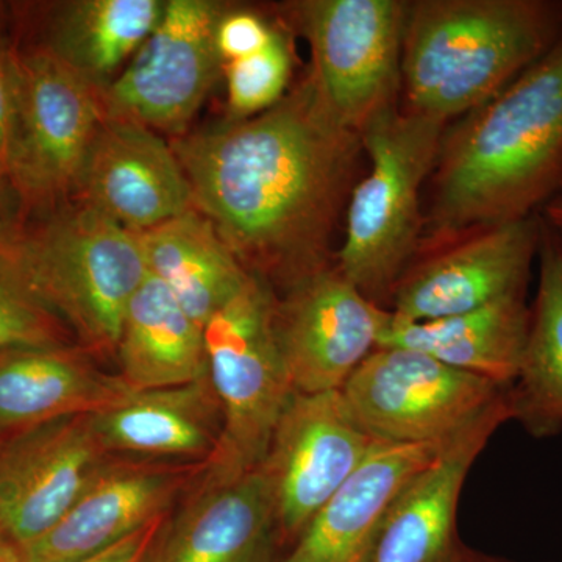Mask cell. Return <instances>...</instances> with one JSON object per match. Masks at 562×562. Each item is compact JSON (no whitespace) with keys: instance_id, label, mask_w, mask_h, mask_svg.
I'll return each instance as SVG.
<instances>
[{"instance_id":"obj_20","label":"cell","mask_w":562,"mask_h":562,"mask_svg":"<svg viewBox=\"0 0 562 562\" xmlns=\"http://www.w3.org/2000/svg\"><path fill=\"white\" fill-rule=\"evenodd\" d=\"M132 394L120 373L102 371L80 346L0 350V436L106 412Z\"/></svg>"},{"instance_id":"obj_16","label":"cell","mask_w":562,"mask_h":562,"mask_svg":"<svg viewBox=\"0 0 562 562\" xmlns=\"http://www.w3.org/2000/svg\"><path fill=\"white\" fill-rule=\"evenodd\" d=\"M74 194L136 233L194 210L172 146L146 125L109 114L92 138Z\"/></svg>"},{"instance_id":"obj_23","label":"cell","mask_w":562,"mask_h":562,"mask_svg":"<svg viewBox=\"0 0 562 562\" xmlns=\"http://www.w3.org/2000/svg\"><path fill=\"white\" fill-rule=\"evenodd\" d=\"M116 355L120 375L133 392L209 375L203 327L150 273L128 303Z\"/></svg>"},{"instance_id":"obj_34","label":"cell","mask_w":562,"mask_h":562,"mask_svg":"<svg viewBox=\"0 0 562 562\" xmlns=\"http://www.w3.org/2000/svg\"><path fill=\"white\" fill-rule=\"evenodd\" d=\"M454 562H513L505 560V558L492 557V554H486L482 552H476V550L469 549L468 546H464V549L461 550L460 557L457 558Z\"/></svg>"},{"instance_id":"obj_27","label":"cell","mask_w":562,"mask_h":562,"mask_svg":"<svg viewBox=\"0 0 562 562\" xmlns=\"http://www.w3.org/2000/svg\"><path fill=\"white\" fill-rule=\"evenodd\" d=\"M70 335L33 286L22 257V228L0 205V350L65 346Z\"/></svg>"},{"instance_id":"obj_31","label":"cell","mask_w":562,"mask_h":562,"mask_svg":"<svg viewBox=\"0 0 562 562\" xmlns=\"http://www.w3.org/2000/svg\"><path fill=\"white\" fill-rule=\"evenodd\" d=\"M166 519L168 516L160 517L139 531L133 532L124 541L114 543L110 549L76 562H149L151 550L165 527Z\"/></svg>"},{"instance_id":"obj_6","label":"cell","mask_w":562,"mask_h":562,"mask_svg":"<svg viewBox=\"0 0 562 562\" xmlns=\"http://www.w3.org/2000/svg\"><path fill=\"white\" fill-rule=\"evenodd\" d=\"M276 291L251 276L205 328L210 382L222 409L216 450L198 483L227 484L260 468L292 395L276 335Z\"/></svg>"},{"instance_id":"obj_21","label":"cell","mask_w":562,"mask_h":562,"mask_svg":"<svg viewBox=\"0 0 562 562\" xmlns=\"http://www.w3.org/2000/svg\"><path fill=\"white\" fill-rule=\"evenodd\" d=\"M103 446L114 457L206 464L222 431V409L210 376L179 386L133 392L94 414Z\"/></svg>"},{"instance_id":"obj_13","label":"cell","mask_w":562,"mask_h":562,"mask_svg":"<svg viewBox=\"0 0 562 562\" xmlns=\"http://www.w3.org/2000/svg\"><path fill=\"white\" fill-rule=\"evenodd\" d=\"M390 316L335 266L277 294L276 335L292 391H341L379 349Z\"/></svg>"},{"instance_id":"obj_12","label":"cell","mask_w":562,"mask_h":562,"mask_svg":"<svg viewBox=\"0 0 562 562\" xmlns=\"http://www.w3.org/2000/svg\"><path fill=\"white\" fill-rule=\"evenodd\" d=\"M541 214L491 225L422 251L392 291L397 319L425 322L527 294L541 239Z\"/></svg>"},{"instance_id":"obj_25","label":"cell","mask_w":562,"mask_h":562,"mask_svg":"<svg viewBox=\"0 0 562 562\" xmlns=\"http://www.w3.org/2000/svg\"><path fill=\"white\" fill-rule=\"evenodd\" d=\"M541 221L538 292L522 366L509 391L513 420L538 439L562 432V233Z\"/></svg>"},{"instance_id":"obj_18","label":"cell","mask_w":562,"mask_h":562,"mask_svg":"<svg viewBox=\"0 0 562 562\" xmlns=\"http://www.w3.org/2000/svg\"><path fill=\"white\" fill-rule=\"evenodd\" d=\"M271 492L260 469L227 484L195 483L149 562H280Z\"/></svg>"},{"instance_id":"obj_32","label":"cell","mask_w":562,"mask_h":562,"mask_svg":"<svg viewBox=\"0 0 562 562\" xmlns=\"http://www.w3.org/2000/svg\"><path fill=\"white\" fill-rule=\"evenodd\" d=\"M541 216L550 227L562 233V192L543 206Z\"/></svg>"},{"instance_id":"obj_4","label":"cell","mask_w":562,"mask_h":562,"mask_svg":"<svg viewBox=\"0 0 562 562\" xmlns=\"http://www.w3.org/2000/svg\"><path fill=\"white\" fill-rule=\"evenodd\" d=\"M447 127L397 106L361 133L371 169L351 190L335 268L382 308L419 254L425 228L422 190Z\"/></svg>"},{"instance_id":"obj_26","label":"cell","mask_w":562,"mask_h":562,"mask_svg":"<svg viewBox=\"0 0 562 562\" xmlns=\"http://www.w3.org/2000/svg\"><path fill=\"white\" fill-rule=\"evenodd\" d=\"M165 0H76L52 14L46 49L105 90L155 31Z\"/></svg>"},{"instance_id":"obj_15","label":"cell","mask_w":562,"mask_h":562,"mask_svg":"<svg viewBox=\"0 0 562 562\" xmlns=\"http://www.w3.org/2000/svg\"><path fill=\"white\" fill-rule=\"evenodd\" d=\"M205 471L202 462L113 457L60 522L22 550L25 562H76L168 516Z\"/></svg>"},{"instance_id":"obj_22","label":"cell","mask_w":562,"mask_h":562,"mask_svg":"<svg viewBox=\"0 0 562 562\" xmlns=\"http://www.w3.org/2000/svg\"><path fill=\"white\" fill-rule=\"evenodd\" d=\"M531 306L509 295L472 312L425 322L390 316L380 347H405L502 386H513L522 366Z\"/></svg>"},{"instance_id":"obj_3","label":"cell","mask_w":562,"mask_h":562,"mask_svg":"<svg viewBox=\"0 0 562 562\" xmlns=\"http://www.w3.org/2000/svg\"><path fill=\"white\" fill-rule=\"evenodd\" d=\"M561 35L557 0L408 2L402 110L449 125L505 90Z\"/></svg>"},{"instance_id":"obj_7","label":"cell","mask_w":562,"mask_h":562,"mask_svg":"<svg viewBox=\"0 0 562 562\" xmlns=\"http://www.w3.org/2000/svg\"><path fill=\"white\" fill-rule=\"evenodd\" d=\"M406 5L398 0H302L291 20L312 50V85L339 127L361 133L398 106Z\"/></svg>"},{"instance_id":"obj_35","label":"cell","mask_w":562,"mask_h":562,"mask_svg":"<svg viewBox=\"0 0 562 562\" xmlns=\"http://www.w3.org/2000/svg\"><path fill=\"white\" fill-rule=\"evenodd\" d=\"M3 180L2 177H0V195H2V187H3ZM0 205H2V201H0Z\"/></svg>"},{"instance_id":"obj_10","label":"cell","mask_w":562,"mask_h":562,"mask_svg":"<svg viewBox=\"0 0 562 562\" xmlns=\"http://www.w3.org/2000/svg\"><path fill=\"white\" fill-rule=\"evenodd\" d=\"M227 9L214 0H168L149 38L102 91L105 113L184 135L224 72L216 29Z\"/></svg>"},{"instance_id":"obj_5","label":"cell","mask_w":562,"mask_h":562,"mask_svg":"<svg viewBox=\"0 0 562 562\" xmlns=\"http://www.w3.org/2000/svg\"><path fill=\"white\" fill-rule=\"evenodd\" d=\"M22 257L41 299L88 353H116L128 303L149 276L140 233L85 203L22 228Z\"/></svg>"},{"instance_id":"obj_29","label":"cell","mask_w":562,"mask_h":562,"mask_svg":"<svg viewBox=\"0 0 562 562\" xmlns=\"http://www.w3.org/2000/svg\"><path fill=\"white\" fill-rule=\"evenodd\" d=\"M279 29L250 10H225L216 29V47L222 63L257 54L272 43Z\"/></svg>"},{"instance_id":"obj_19","label":"cell","mask_w":562,"mask_h":562,"mask_svg":"<svg viewBox=\"0 0 562 562\" xmlns=\"http://www.w3.org/2000/svg\"><path fill=\"white\" fill-rule=\"evenodd\" d=\"M441 446L376 442L280 562H364L392 503Z\"/></svg>"},{"instance_id":"obj_11","label":"cell","mask_w":562,"mask_h":562,"mask_svg":"<svg viewBox=\"0 0 562 562\" xmlns=\"http://www.w3.org/2000/svg\"><path fill=\"white\" fill-rule=\"evenodd\" d=\"M375 443L341 391L292 392L258 468L271 492L279 547H294Z\"/></svg>"},{"instance_id":"obj_14","label":"cell","mask_w":562,"mask_h":562,"mask_svg":"<svg viewBox=\"0 0 562 562\" xmlns=\"http://www.w3.org/2000/svg\"><path fill=\"white\" fill-rule=\"evenodd\" d=\"M113 457L94 414L0 436V531L21 550L38 542Z\"/></svg>"},{"instance_id":"obj_17","label":"cell","mask_w":562,"mask_h":562,"mask_svg":"<svg viewBox=\"0 0 562 562\" xmlns=\"http://www.w3.org/2000/svg\"><path fill=\"white\" fill-rule=\"evenodd\" d=\"M509 420L508 392L471 427L443 442L392 503L364 562L457 561L464 549L457 531L462 487L494 432Z\"/></svg>"},{"instance_id":"obj_9","label":"cell","mask_w":562,"mask_h":562,"mask_svg":"<svg viewBox=\"0 0 562 562\" xmlns=\"http://www.w3.org/2000/svg\"><path fill=\"white\" fill-rule=\"evenodd\" d=\"M16 143L9 184L29 205L76 192L92 138L105 117L102 90L44 46L14 50Z\"/></svg>"},{"instance_id":"obj_30","label":"cell","mask_w":562,"mask_h":562,"mask_svg":"<svg viewBox=\"0 0 562 562\" xmlns=\"http://www.w3.org/2000/svg\"><path fill=\"white\" fill-rule=\"evenodd\" d=\"M14 50L0 32V177L7 181L16 143Z\"/></svg>"},{"instance_id":"obj_8","label":"cell","mask_w":562,"mask_h":562,"mask_svg":"<svg viewBox=\"0 0 562 562\" xmlns=\"http://www.w3.org/2000/svg\"><path fill=\"white\" fill-rule=\"evenodd\" d=\"M512 386L405 347H379L344 384L347 408L376 442L443 443L471 427Z\"/></svg>"},{"instance_id":"obj_2","label":"cell","mask_w":562,"mask_h":562,"mask_svg":"<svg viewBox=\"0 0 562 562\" xmlns=\"http://www.w3.org/2000/svg\"><path fill=\"white\" fill-rule=\"evenodd\" d=\"M431 181L419 254L536 216L561 194L562 35L505 90L446 128Z\"/></svg>"},{"instance_id":"obj_24","label":"cell","mask_w":562,"mask_h":562,"mask_svg":"<svg viewBox=\"0 0 562 562\" xmlns=\"http://www.w3.org/2000/svg\"><path fill=\"white\" fill-rule=\"evenodd\" d=\"M147 269L192 319L205 328L243 291L250 273L198 210L140 233Z\"/></svg>"},{"instance_id":"obj_28","label":"cell","mask_w":562,"mask_h":562,"mask_svg":"<svg viewBox=\"0 0 562 562\" xmlns=\"http://www.w3.org/2000/svg\"><path fill=\"white\" fill-rule=\"evenodd\" d=\"M291 74V43L281 31L265 49L224 65L232 120H247L271 110L286 95Z\"/></svg>"},{"instance_id":"obj_33","label":"cell","mask_w":562,"mask_h":562,"mask_svg":"<svg viewBox=\"0 0 562 562\" xmlns=\"http://www.w3.org/2000/svg\"><path fill=\"white\" fill-rule=\"evenodd\" d=\"M0 562H25L20 547L14 546L2 531H0Z\"/></svg>"},{"instance_id":"obj_1","label":"cell","mask_w":562,"mask_h":562,"mask_svg":"<svg viewBox=\"0 0 562 562\" xmlns=\"http://www.w3.org/2000/svg\"><path fill=\"white\" fill-rule=\"evenodd\" d=\"M172 150L194 210L276 294L335 266L333 233L362 144L321 109L308 80L265 113L179 136Z\"/></svg>"}]
</instances>
